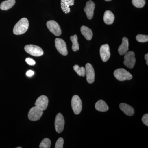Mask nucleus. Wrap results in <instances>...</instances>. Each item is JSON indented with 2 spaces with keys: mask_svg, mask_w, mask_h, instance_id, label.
<instances>
[{
  "mask_svg": "<svg viewBox=\"0 0 148 148\" xmlns=\"http://www.w3.org/2000/svg\"><path fill=\"white\" fill-rule=\"evenodd\" d=\"M70 39L73 43L72 47L73 50L74 51H77L79 50V47L78 42L77 36L76 35L71 36L70 38Z\"/></svg>",
  "mask_w": 148,
  "mask_h": 148,
  "instance_id": "obj_21",
  "label": "nucleus"
},
{
  "mask_svg": "<svg viewBox=\"0 0 148 148\" xmlns=\"http://www.w3.org/2000/svg\"><path fill=\"white\" fill-rule=\"evenodd\" d=\"M133 5L138 8H142L146 3L145 0H132Z\"/></svg>",
  "mask_w": 148,
  "mask_h": 148,
  "instance_id": "obj_23",
  "label": "nucleus"
},
{
  "mask_svg": "<svg viewBox=\"0 0 148 148\" xmlns=\"http://www.w3.org/2000/svg\"><path fill=\"white\" fill-rule=\"evenodd\" d=\"M95 7V4L91 0H89L86 2L84 10L88 19H91L93 17Z\"/></svg>",
  "mask_w": 148,
  "mask_h": 148,
  "instance_id": "obj_11",
  "label": "nucleus"
},
{
  "mask_svg": "<svg viewBox=\"0 0 148 148\" xmlns=\"http://www.w3.org/2000/svg\"><path fill=\"white\" fill-rule=\"evenodd\" d=\"M114 75L117 79L120 81L130 80L132 79V75L123 69H116L114 72Z\"/></svg>",
  "mask_w": 148,
  "mask_h": 148,
  "instance_id": "obj_2",
  "label": "nucleus"
},
{
  "mask_svg": "<svg viewBox=\"0 0 148 148\" xmlns=\"http://www.w3.org/2000/svg\"><path fill=\"white\" fill-rule=\"evenodd\" d=\"M74 0H61V8L66 14L70 13L71 12L70 6L74 5Z\"/></svg>",
  "mask_w": 148,
  "mask_h": 148,
  "instance_id": "obj_15",
  "label": "nucleus"
},
{
  "mask_svg": "<svg viewBox=\"0 0 148 148\" xmlns=\"http://www.w3.org/2000/svg\"><path fill=\"white\" fill-rule=\"evenodd\" d=\"M124 58L125 66L129 69H132L136 62L135 53L132 51L127 52L125 54Z\"/></svg>",
  "mask_w": 148,
  "mask_h": 148,
  "instance_id": "obj_6",
  "label": "nucleus"
},
{
  "mask_svg": "<svg viewBox=\"0 0 148 148\" xmlns=\"http://www.w3.org/2000/svg\"><path fill=\"white\" fill-rule=\"evenodd\" d=\"M95 108L97 110L100 112H105L109 110L108 106L103 100H99L96 103Z\"/></svg>",
  "mask_w": 148,
  "mask_h": 148,
  "instance_id": "obj_19",
  "label": "nucleus"
},
{
  "mask_svg": "<svg viewBox=\"0 0 148 148\" xmlns=\"http://www.w3.org/2000/svg\"><path fill=\"white\" fill-rule=\"evenodd\" d=\"M47 26L49 30L55 36H59L61 34V30L59 24L53 20L48 21Z\"/></svg>",
  "mask_w": 148,
  "mask_h": 148,
  "instance_id": "obj_7",
  "label": "nucleus"
},
{
  "mask_svg": "<svg viewBox=\"0 0 148 148\" xmlns=\"http://www.w3.org/2000/svg\"><path fill=\"white\" fill-rule=\"evenodd\" d=\"M80 30L82 34L87 40L92 39L93 34L91 29L86 26H83L81 28Z\"/></svg>",
  "mask_w": 148,
  "mask_h": 148,
  "instance_id": "obj_18",
  "label": "nucleus"
},
{
  "mask_svg": "<svg viewBox=\"0 0 148 148\" xmlns=\"http://www.w3.org/2000/svg\"><path fill=\"white\" fill-rule=\"evenodd\" d=\"M24 49L27 53L36 57L41 56L44 53L43 51L41 48L33 45H28L25 46Z\"/></svg>",
  "mask_w": 148,
  "mask_h": 148,
  "instance_id": "obj_3",
  "label": "nucleus"
},
{
  "mask_svg": "<svg viewBox=\"0 0 148 148\" xmlns=\"http://www.w3.org/2000/svg\"><path fill=\"white\" fill-rule=\"evenodd\" d=\"M15 2V0H6L4 1L1 3L0 8L3 10H8L14 5Z\"/></svg>",
  "mask_w": 148,
  "mask_h": 148,
  "instance_id": "obj_20",
  "label": "nucleus"
},
{
  "mask_svg": "<svg viewBox=\"0 0 148 148\" xmlns=\"http://www.w3.org/2000/svg\"><path fill=\"white\" fill-rule=\"evenodd\" d=\"M74 71L79 76L85 77L86 75L85 68L83 67H80L78 65H75L73 66Z\"/></svg>",
  "mask_w": 148,
  "mask_h": 148,
  "instance_id": "obj_22",
  "label": "nucleus"
},
{
  "mask_svg": "<svg viewBox=\"0 0 148 148\" xmlns=\"http://www.w3.org/2000/svg\"><path fill=\"white\" fill-rule=\"evenodd\" d=\"M64 140L63 138H60L56 143L55 148H63L64 147Z\"/></svg>",
  "mask_w": 148,
  "mask_h": 148,
  "instance_id": "obj_26",
  "label": "nucleus"
},
{
  "mask_svg": "<svg viewBox=\"0 0 148 148\" xmlns=\"http://www.w3.org/2000/svg\"><path fill=\"white\" fill-rule=\"evenodd\" d=\"M34 72L33 71H32V70H29L27 72V73H26V75H27V76L29 77H32V76L34 75Z\"/></svg>",
  "mask_w": 148,
  "mask_h": 148,
  "instance_id": "obj_29",
  "label": "nucleus"
},
{
  "mask_svg": "<svg viewBox=\"0 0 148 148\" xmlns=\"http://www.w3.org/2000/svg\"><path fill=\"white\" fill-rule=\"evenodd\" d=\"M43 114V111L36 106L32 107L28 114L29 119L32 121H36L39 120Z\"/></svg>",
  "mask_w": 148,
  "mask_h": 148,
  "instance_id": "obj_5",
  "label": "nucleus"
},
{
  "mask_svg": "<svg viewBox=\"0 0 148 148\" xmlns=\"http://www.w3.org/2000/svg\"><path fill=\"white\" fill-rule=\"evenodd\" d=\"M145 59L147 61L146 62V64H147V65H148V53H147L145 56Z\"/></svg>",
  "mask_w": 148,
  "mask_h": 148,
  "instance_id": "obj_30",
  "label": "nucleus"
},
{
  "mask_svg": "<svg viewBox=\"0 0 148 148\" xmlns=\"http://www.w3.org/2000/svg\"><path fill=\"white\" fill-rule=\"evenodd\" d=\"M71 106L74 113L77 115L80 113L82 110V103L78 95H75L73 96L72 99Z\"/></svg>",
  "mask_w": 148,
  "mask_h": 148,
  "instance_id": "obj_4",
  "label": "nucleus"
},
{
  "mask_svg": "<svg viewBox=\"0 0 148 148\" xmlns=\"http://www.w3.org/2000/svg\"><path fill=\"white\" fill-rule=\"evenodd\" d=\"M55 46L58 52L64 56H66L68 54L67 45L66 42L62 39H56L55 41Z\"/></svg>",
  "mask_w": 148,
  "mask_h": 148,
  "instance_id": "obj_8",
  "label": "nucleus"
},
{
  "mask_svg": "<svg viewBox=\"0 0 148 148\" xmlns=\"http://www.w3.org/2000/svg\"><path fill=\"white\" fill-rule=\"evenodd\" d=\"M136 39L138 42H146L148 41L147 35L139 34L136 37Z\"/></svg>",
  "mask_w": 148,
  "mask_h": 148,
  "instance_id": "obj_25",
  "label": "nucleus"
},
{
  "mask_svg": "<svg viewBox=\"0 0 148 148\" xmlns=\"http://www.w3.org/2000/svg\"><path fill=\"white\" fill-rule=\"evenodd\" d=\"M100 56L103 62H106L110 57V47L108 44L101 46L100 50Z\"/></svg>",
  "mask_w": 148,
  "mask_h": 148,
  "instance_id": "obj_13",
  "label": "nucleus"
},
{
  "mask_svg": "<svg viewBox=\"0 0 148 148\" xmlns=\"http://www.w3.org/2000/svg\"><path fill=\"white\" fill-rule=\"evenodd\" d=\"M105 1H112V0H105Z\"/></svg>",
  "mask_w": 148,
  "mask_h": 148,
  "instance_id": "obj_31",
  "label": "nucleus"
},
{
  "mask_svg": "<svg viewBox=\"0 0 148 148\" xmlns=\"http://www.w3.org/2000/svg\"><path fill=\"white\" fill-rule=\"evenodd\" d=\"M86 75L87 82L89 84H92L95 80V72L94 69L91 64L87 63L86 65Z\"/></svg>",
  "mask_w": 148,
  "mask_h": 148,
  "instance_id": "obj_10",
  "label": "nucleus"
},
{
  "mask_svg": "<svg viewBox=\"0 0 148 148\" xmlns=\"http://www.w3.org/2000/svg\"><path fill=\"white\" fill-rule=\"evenodd\" d=\"M29 22L27 18H23L17 22L13 28V33L19 35L24 34L29 29Z\"/></svg>",
  "mask_w": 148,
  "mask_h": 148,
  "instance_id": "obj_1",
  "label": "nucleus"
},
{
  "mask_svg": "<svg viewBox=\"0 0 148 148\" xmlns=\"http://www.w3.org/2000/svg\"><path fill=\"white\" fill-rule=\"evenodd\" d=\"M51 142L50 140L48 138H45L43 139L40 143L39 145L40 148H50Z\"/></svg>",
  "mask_w": 148,
  "mask_h": 148,
  "instance_id": "obj_24",
  "label": "nucleus"
},
{
  "mask_svg": "<svg viewBox=\"0 0 148 148\" xmlns=\"http://www.w3.org/2000/svg\"><path fill=\"white\" fill-rule=\"evenodd\" d=\"M56 130L58 133H61L64 129L65 120L63 115L61 113L57 114L55 120Z\"/></svg>",
  "mask_w": 148,
  "mask_h": 148,
  "instance_id": "obj_9",
  "label": "nucleus"
},
{
  "mask_svg": "<svg viewBox=\"0 0 148 148\" xmlns=\"http://www.w3.org/2000/svg\"><path fill=\"white\" fill-rule=\"evenodd\" d=\"M25 61H26L27 64H29L30 66H34L36 64V62H35L34 60L31 58H26Z\"/></svg>",
  "mask_w": 148,
  "mask_h": 148,
  "instance_id": "obj_28",
  "label": "nucleus"
},
{
  "mask_svg": "<svg viewBox=\"0 0 148 148\" xmlns=\"http://www.w3.org/2000/svg\"><path fill=\"white\" fill-rule=\"evenodd\" d=\"M16 148H22V147H17Z\"/></svg>",
  "mask_w": 148,
  "mask_h": 148,
  "instance_id": "obj_32",
  "label": "nucleus"
},
{
  "mask_svg": "<svg viewBox=\"0 0 148 148\" xmlns=\"http://www.w3.org/2000/svg\"><path fill=\"white\" fill-rule=\"evenodd\" d=\"M115 16L113 13L110 10L106 11L103 16V20L106 24L110 25L114 23Z\"/></svg>",
  "mask_w": 148,
  "mask_h": 148,
  "instance_id": "obj_17",
  "label": "nucleus"
},
{
  "mask_svg": "<svg viewBox=\"0 0 148 148\" xmlns=\"http://www.w3.org/2000/svg\"><path fill=\"white\" fill-rule=\"evenodd\" d=\"M119 108L122 112L129 116H132L135 113V111L133 108L125 103H121L119 105Z\"/></svg>",
  "mask_w": 148,
  "mask_h": 148,
  "instance_id": "obj_16",
  "label": "nucleus"
},
{
  "mask_svg": "<svg viewBox=\"0 0 148 148\" xmlns=\"http://www.w3.org/2000/svg\"><path fill=\"white\" fill-rule=\"evenodd\" d=\"M128 39L126 37L122 38V43L118 48L119 53L120 55H125L128 51L129 48Z\"/></svg>",
  "mask_w": 148,
  "mask_h": 148,
  "instance_id": "obj_14",
  "label": "nucleus"
},
{
  "mask_svg": "<svg viewBox=\"0 0 148 148\" xmlns=\"http://www.w3.org/2000/svg\"><path fill=\"white\" fill-rule=\"evenodd\" d=\"M142 121L143 123L147 126H148V114H146L142 117Z\"/></svg>",
  "mask_w": 148,
  "mask_h": 148,
  "instance_id": "obj_27",
  "label": "nucleus"
},
{
  "mask_svg": "<svg viewBox=\"0 0 148 148\" xmlns=\"http://www.w3.org/2000/svg\"><path fill=\"white\" fill-rule=\"evenodd\" d=\"M48 103L47 97L45 95H42L37 99L35 103V106L42 111H44L47 108Z\"/></svg>",
  "mask_w": 148,
  "mask_h": 148,
  "instance_id": "obj_12",
  "label": "nucleus"
}]
</instances>
